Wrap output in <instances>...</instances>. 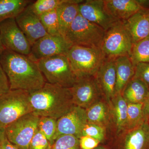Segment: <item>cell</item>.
I'll return each instance as SVG.
<instances>
[{"mask_svg":"<svg viewBox=\"0 0 149 149\" xmlns=\"http://www.w3.org/2000/svg\"><path fill=\"white\" fill-rule=\"evenodd\" d=\"M39 17L48 35L52 36L61 35L60 32L56 9L43 14Z\"/></svg>","mask_w":149,"mask_h":149,"instance_id":"4316f807","label":"cell"},{"mask_svg":"<svg viewBox=\"0 0 149 149\" xmlns=\"http://www.w3.org/2000/svg\"><path fill=\"white\" fill-rule=\"evenodd\" d=\"M79 139L71 135H63L56 139L52 149H80Z\"/></svg>","mask_w":149,"mask_h":149,"instance_id":"f546056e","label":"cell"},{"mask_svg":"<svg viewBox=\"0 0 149 149\" xmlns=\"http://www.w3.org/2000/svg\"><path fill=\"white\" fill-rule=\"evenodd\" d=\"M109 107L118 133L125 130L127 120L128 103L121 94L116 95Z\"/></svg>","mask_w":149,"mask_h":149,"instance_id":"603a6c76","label":"cell"},{"mask_svg":"<svg viewBox=\"0 0 149 149\" xmlns=\"http://www.w3.org/2000/svg\"><path fill=\"white\" fill-rule=\"evenodd\" d=\"M72 46L65 37L48 35L35 42L31 48L29 56L35 61L53 56L66 55Z\"/></svg>","mask_w":149,"mask_h":149,"instance_id":"8fae6325","label":"cell"},{"mask_svg":"<svg viewBox=\"0 0 149 149\" xmlns=\"http://www.w3.org/2000/svg\"><path fill=\"white\" fill-rule=\"evenodd\" d=\"M0 63L8 78L10 90L32 93L46 83L37 62L29 56L6 49L0 56Z\"/></svg>","mask_w":149,"mask_h":149,"instance_id":"6da1fadb","label":"cell"},{"mask_svg":"<svg viewBox=\"0 0 149 149\" xmlns=\"http://www.w3.org/2000/svg\"><path fill=\"white\" fill-rule=\"evenodd\" d=\"M52 145L38 129L31 141L29 149H52Z\"/></svg>","mask_w":149,"mask_h":149,"instance_id":"1f68e13d","label":"cell"},{"mask_svg":"<svg viewBox=\"0 0 149 149\" xmlns=\"http://www.w3.org/2000/svg\"><path fill=\"white\" fill-rule=\"evenodd\" d=\"M109 107L102 100L93 104L85 109L88 123L106 128L109 124L111 115Z\"/></svg>","mask_w":149,"mask_h":149,"instance_id":"7402d4cb","label":"cell"},{"mask_svg":"<svg viewBox=\"0 0 149 149\" xmlns=\"http://www.w3.org/2000/svg\"><path fill=\"white\" fill-rule=\"evenodd\" d=\"M6 137L5 128L0 126V145L2 143Z\"/></svg>","mask_w":149,"mask_h":149,"instance_id":"74e56055","label":"cell"},{"mask_svg":"<svg viewBox=\"0 0 149 149\" xmlns=\"http://www.w3.org/2000/svg\"><path fill=\"white\" fill-rule=\"evenodd\" d=\"M83 1L63 0L62 3L57 8L60 32L63 37H64L67 30L79 14V4Z\"/></svg>","mask_w":149,"mask_h":149,"instance_id":"ac0fdd59","label":"cell"},{"mask_svg":"<svg viewBox=\"0 0 149 149\" xmlns=\"http://www.w3.org/2000/svg\"><path fill=\"white\" fill-rule=\"evenodd\" d=\"M63 0H37L32 1L28 6L32 12L37 16L56 9L62 3Z\"/></svg>","mask_w":149,"mask_h":149,"instance_id":"f1b7e54d","label":"cell"},{"mask_svg":"<svg viewBox=\"0 0 149 149\" xmlns=\"http://www.w3.org/2000/svg\"><path fill=\"white\" fill-rule=\"evenodd\" d=\"M10 90L8 78L0 63V95L8 93Z\"/></svg>","mask_w":149,"mask_h":149,"instance_id":"e575fe53","label":"cell"},{"mask_svg":"<svg viewBox=\"0 0 149 149\" xmlns=\"http://www.w3.org/2000/svg\"><path fill=\"white\" fill-rule=\"evenodd\" d=\"M29 94L33 112L40 117L58 120L75 106L70 88L46 82L42 88Z\"/></svg>","mask_w":149,"mask_h":149,"instance_id":"7a4b0ae2","label":"cell"},{"mask_svg":"<svg viewBox=\"0 0 149 149\" xmlns=\"http://www.w3.org/2000/svg\"><path fill=\"white\" fill-rule=\"evenodd\" d=\"M81 149H94L98 146L100 141L88 136H82L79 139Z\"/></svg>","mask_w":149,"mask_h":149,"instance_id":"836d02e7","label":"cell"},{"mask_svg":"<svg viewBox=\"0 0 149 149\" xmlns=\"http://www.w3.org/2000/svg\"><path fill=\"white\" fill-rule=\"evenodd\" d=\"M147 119L144 115L143 104L128 103L125 130H133L142 125Z\"/></svg>","mask_w":149,"mask_h":149,"instance_id":"d4e9b609","label":"cell"},{"mask_svg":"<svg viewBox=\"0 0 149 149\" xmlns=\"http://www.w3.org/2000/svg\"><path fill=\"white\" fill-rule=\"evenodd\" d=\"M129 58L134 66L139 63H149V37L133 44Z\"/></svg>","mask_w":149,"mask_h":149,"instance_id":"484cf974","label":"cell"},{"mask_svg":"<svg viewBox=\"0 0 149 149\" xmlns=\"http://www.w3.org/2000/svg\"><path fill=\"white\" fill-rule=\"evenodd\" d=\"M0 149H3V148L2 147L1 145H0Z\"/></svg>","mask_w":149,"mask_h":149,"instance_id":"60d3db41","label":"cell"},{"mask_svg":"<svg viewBox=\"0 0 149 149\" xmlns=\"http://www.w3.org/2000/svg\"><path fill=\"white\" fill-rule=\"evenodd\" d=\"M148 122L149 125V118L148 119Z\"/></svg>","mask_w":149,"mask_h":149,"instance_id":"7bdbcfd3","label":"cell"},{"mask_svg":"<svg viewBox=\"0 0 149 149\" xmlns=\"http://www.w3.org/2000/svg\"><path fill=\"white\" fill-rule=\"evenodd\" d=\"M33 112L28 92L10 90L0 95V126L5 128L25 115Z\"/></svg>","mask_w":149,"mask_h":149,"instance_id":"8992f818","label":"cell"},{"mask_svg":"<svg viewBox=\"0 0 149 149\" xmlns=\"http://www.w3.org/2000/svg\"><path fill=\"white\" fill-rule=\"evenodd\" d=\"M27 6L15 19L19 27L32 46L37 40L48 34L39 16L32 12Z\"/></svg>","mask_w":149,"mask_h":149,"instance_id":"5bb4252c","label":"cell"},{"mask_svg":"<svg viewBox=\"0 0 149 149\" xmlns=\"http://www.w3.org/2000/svg\"><path fill=\"white\" fill-rule=\"evenodd\" d=\"M77 79L95 76L106 57L100 48L72 46L67 54Z\"/></svg>","mask_w":149,"mask_h":149,"instance_id":"3957f363","label":"cell"},{"mask_svg":"<svg viewBox=\"0 0 149 149\" xmlns=\"http://www.w3.org/2000/svg\"><path fill=\"white\" fill-rule=\"evenodd\" d=\"M39 118L34 113H30L8 125L5 131L8 141L19 149H29L38 129Z\"/></svg>","mask_w":149,"mask_h":149,"instance_id":"ba28073f","label":"cell"},{"mask_svg":"<svg viewBox=\"0 0 149 149\" xmlns=\"http://www.w3.org/2000/svg\"><path fill=\"white\" fill-rule=\"evenodd\" d=\"M116 70L115 94H121L125 86L133 79L135 74V66L128 56L115 59Z\"/></svg>","mask_w":149,"mask_h":149,"instance_id":"d6986e66","label":"cell"},{"mask_svg":"<svg viewBox=\"0 0 149 149\" xmlns=\"http://www.w3.org/2000/svg\"><path fill=\"white\" fill-rule=\"evenodd\" d=\"M105 135V128L100 125L87 123L82 131V136H88L98 140L103 141Z\"/></svg>","mask_w":149,"mask_h":149,"instance_id":"4dcf8cb0","label":"cell"},{"mask_svg":"<svg viewBox=\"0 0 149 149\" xmlns=\"http://www.w3.org/2000/svg\"><path fill=\"white\" fill-rule=\"evenodd\" d=\"M149 146L148 119L141 125L128 131L124 142L125 149H145Z\"/></svg>","mask_w":149,"mask_h":149,"instance_id":"ffe728a7","label":"cell"},{"mask_svg":"<svg viewBox=\"0 0 149 149\" xmlns=\"http://www.w3.org/2000/svg\"><path fill=\"white\" fill-rule=\"evenodd\" d=\"M87 123L85 109L75 106L69 112L58 119L55 141L59 136L63 135H71L80 139Z\"/></svg>","mask_w":149,"mask_h":149,"instance_id":"4fadbf2b","label":"cell"},{"mask_svg":"<svg viewBox=\"0 0 149 149\" xmlns=\"http://www.w3.org/2000/svg\"><path fill=\"white\" fill-rule=\"evenodd\" d=\"M133 77L141 80L149 88V63H139L136 64Z\"/></svg>","mask_w":149,"mask_h":149,"instance_id":"d6a6232c","label":"cell"},{"mask_svg":"<svg viewBox=\"0 0 149 149\" xmlns=\"http://www.w3.org/2000/svg\"><path fill=\"white\" fill-rule=\"evenodd\" d=\"M110 14L118 21L127 20L143 8L137 0H104Z\"/></svg>","mask_w":149,"mask_h":149,"instance_id":"e0dca14e","label":"cell"},{"mask_svg":"<svg viewBox=\"0 0 149 149\" xmlns=\"http://www.w3.org/2000/svg\"><path fill=\"white\" fill-rule=\"evenodd\" d=\"M143 8L146 9L149 11V1H139Z\"/></svg>","mask_w":149,"mask_h":149,"instance_id":"f35d334b","label":"cell"},{"mask_svg":"<svg viewBox=\"0 0 149 149\" xmlns=\"http://www.w3.org/2000/svg\"><path fill=\"white\" fill-rule=\"evenodd\" d=\"M70 89L74 105L85 109L103 97L95 76L77 79Z\"/></svg>","mask_w":149,"mask_h":149,"instance_id":"9c48e42d","label":"cell"},{"mask_svg":"<svg viewBox=\"0 0 149 149\" xmlns=\"http://www.w3.org/2000/svg\"><path fill=\"white\" fill-rule=\"evenodd\" d=\"M95 77L104 98L109 106L116 95V79L115 59L106 58Z\"/></svg>","mask_w":149,"mask_h":149,"instance_id":"9a60e30c","label":"cell"},{"mask_svg":"<svg viewBox=\"0 0 149 149\" xmlns=\"http://www.w3.org/2000/svg\"><path fill=\"white\" fill-rule=\"evenodd\" d=\"M133 45L123 22L118 21L106 31L101 49L106 58L129 57Z\"/></svg>","mask_w":149,"mask_h":149,"instance_id":"52a82bcc","label":"cell"},{"mask_svg":"<svg viewBox=\"0 0 149 149\" xmlns=\"http://www.w3.org/2000/svg\"><path fill=\"white\" fill-rule=\"evenodd\" d=\"M0 36L6 49L24 55L30 54L32 46L19 27L15 18L0 22Z\"/></svg>","mask_w":149,"mask_h":149,"instance_id":"30bf717a","label":"cell"},{"mask_svg":"<svg viewBox=\"0 0 149 149\" xmlns=\"http://www.w3.org/2000/svg\"><path fill=\"white\" fill-rule=\"evenodd\" d=\"M33 1L29 0H0V22L15 18Z\"/></svg>","mask_w":149,"mask_h":149,"instance_id":"cb8c5ba5","label":"cell"},{"mask_svg":"<svg viewBox=\"0 0 149 149\" xmlns=\"http://www.w3.org/2000/svg\"><path fill=\"white\" fill-rule=\"evenodd\" d=\"M149 91V88L145 83L133 77L125 86L121 95L128 103H144Z\"/></svg>","mask_w":149,"mask_h":149,"instance_id":"44dd1931","label":"cell"},{"mask_svg":"<svg viewBox=\"0 0 149 149\" xmlns=\"http://www.w3.org/2000/svg\"><path fill=\"white\" fill-rule=\"evenodd\" d=\"M106 31L78 15L64 37L73 45L100 48Z\"/></svg>","mask_w":149,"mask_h":149,"instance_id":"5b68a950","label":"cell"},{"mask_svg":"<svg viewBox=\"0 0 149 149\" xmlns=\"http://www.w3.org/2000/svg\"><path fill=\"white\" fill-rule=\"evenodd\" d=\"M57 121V119L52 118L41 116L38 121V129L52 146L56 133Z\"/></svg>","mask_w":149,"mask_h":149,"instance_id":"83f0119b","label":"cell"},{"mask_svg":"<svg viewBox=\"0 0 149 149\" xmlns=\"http://www.w3.org/2000/svg\"><path fill=\"white\" fill-rule=\"evenodd\" d=\"M96 149H106L105 148H97Z\"/></svg>","mask_w":149,"mask_h":149,"instance_id":"b9f144b4","label":"cell"},{"mask_svg":"<svg viewBox=\"0 0 149 149\" xmlns=\"http://www.w3.org/2000/svg\"><path fill=\"white\" fill-rule=\"evenodd\" d=\"M123 23L132 38L133 44L149 37V11L143 8Z\"/></svg>","mask_w":149,"mask_h":149,"instance_id":"2e32d148","label":"cell"},{"mask_svg":"<svg viewBox=\"0 0 149 149\" xmlns=\"http://www.w3.org/2000/svg\"><path fill=\"white\" fill-rule=\"evenodd\" d=\"M79 14L88 21L107 31L118 20L107 10L104 0H86L79 4Z\"/></svg>","mask_w":149,"mask_h":149,"instance_id":"7c38bea8","label":"cell"},{"mask_svg":"<svg viewBox=\"0 0 149 149\" xmlns=\"http://www.w3.org/2000/svg\"><path fill=\"white\" fill-rule=\"evenodd\" d=\"M37 62L47 83L70 88L77 81L66 55L53 56Z\"/></svg>","mask_w":149,"mask_h":149,"instance_id":"277c9868","label":"cell"},{"mask_svg":"<svg viewBox=\"0 0 149 149\" xmlns=\"http://www.w3.org/2000/svg\"><path fill=\"white\" fill-rule=\"evenodd\" d=\"M5 49L6 48H5L3 45L1 40V36H0V56H1V54H2L3 52Z\"/></svg>","mask_w":149,"mask_h":149,"instance_id":"ab89813d","label":"cell"},{"mask_svg":"<svg viewBox=\"0 0 149 149\" xmlns=\"http://www.w3.org/2000/svg\"><path fill=\"white\" fill-rule=\"evenodd\" d=\"M1 146L3 149H19L16 146L10 143L7 137H6L5 139L3 141Z\"/></svg>","mask_w":149,"mask_h":149,"instance_id":"8d00e7d4","label":"cell"},{"mask_svg":"<svg viewBox=\"0 0 149 149\" xmlns=\"http://www.w3.org/2000/svg\"><path fill=\"white\" fill-rule=\"evenodd\" d=\"M143 110L146 119L149 118V91L146 100L143 104Z\"/></svg>","mask_w":149,"mask_h":149,"instance_id":"d590c367","label":"cell"}]
</instances>
